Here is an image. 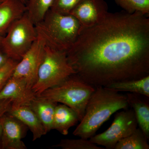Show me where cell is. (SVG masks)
I'll use <instances>...</instances> for the list:
<instances>
[{
	"instance_id": "cell-14",
	"label": "cell",
	"mask_w": 149,
	"mask_h": 149,
	"mask_svg": "<svg viewBox=\"0 0 149 149\" xmlns=\"http://www.w3.org/2000/svg\"><path fill=\"white\" fill-rule=\"evenodd\" d=\"M58 103L36 96L29 106L42 123L46 134L52 130L55 109Z\"/></svg>"
},
{
	"instance_id": "cell-16",
	"label": "cell",
	"mask_w": 149,
	"mask_h": 149,
	"mask_svg": "<svg viewBox=\"0 0 149 149\" xmlns=\"http://www.w3.org/2000/svg\"><path fill=\"white\" fill-rule=\"evenodd\" d=\"M78 121L77 113L72 109L64 104H58L55 109L52 130H57L62 135L66 136L70 128Z\"/></svg>"
},
{
	"instance_id": "cell-28",
	"label": "cell",
	"mask_w": 149,
	"mask_h": 149,
	"mask_svg": "<svg viewBox=\"0 0 149 149\" xmlns=\"http://www.w3.org/2000/svg\"><path fill=\"white\" fill-rule=\"evenodd\" d=\"M3 37L2 36H0V42H1V41Z\"/></svg>"
},
{
	"instance_id": "cell-29",
	"label": "cell",
	"mask_w": 149,
	"mask_h": 149,
	"mask_svg": "<svg viewBox=\"0 0 149 149\" xmlns=\"http://www.w3.org/2000/svg\"><path fill=\"white\" fill-rule=\"evenodd\" d=\"M3 1H4V0H0V3L1 2H2Z\"/></svg>"
},
{
	"instance_id": "cell-9",
	"label": "cell",
	"mask_w": 149,
	"mask_h": 149,
	"mask_svg": "<svg viewBox=\"0 0 149 149\" xmlns=\"http://www.w3.org/2000/svg\"><path fill=\"white\" fill-rule=\"evenodd\" d=\"M108 12L105 0H81L70 14L79 22L80 31L100 23Z\"/></svg>"
},
{
	"instance_id": "cell-25",
	"label": "cell",
	"mask_w": 149,
	"mask_h": 149,
	"mask_svg": "<svg viewBox=\"0 0 149 149\" xmlns=\"http://www.w3.org/2000/svg\"><path fill=\"white\" fill-rule=\"evenodd\" d=\"M9 59L3 53L0 51V68L6 64Z\"/></svg>"
},
{
	"instance_id": "cell-19",
	"label": "cell",
	"mask_w": 149,
	"mask_h": 149,
	"mask_svg": "<svg viewBox=\"0 0 149 149\" xmlns=\"http://www.w3.org/2000/svg\"><path fill=\"white\" fill-rule=\"evenodd\" d=\"M148 139L143 131L137 128L132 134L118 141L114 149H149Z\"/></svg>"
},
{
	"instance_id": "cell-3",
	"label": "cell",
	"mask_w": 149,
	"mask_h": 149,
	"mask_svg": "<svg viewBox=\"0 0 149 149\" xmlns=\"http://www.w3.org/2000/svg\"><path fill=\"white\" fill-rule=\"evenodd\" d=\"M35 27L37 34L44 38L47 46L66 53L77 39L80 26L72 15L58 13L50 10Z\"/></svg>"
},
{
	"instance_id": "cell-23",
	"label": "cell",
	"mask_w": 149,
	"mask_h": 149,
	"mask_svg": "<svg viewBox=\"0 0 149 149\" xmlns=\"http://www.w3.org/2000/svg\"><path fill=\"white\" fill-rule=\"evenodd\" d=\"M81 0H54L50 10L58 13L68 14Z\"/></svg>"
},
{
	"instance_id": "cell-22",
	"label": "cell",
	"mask_w": 149,
	"mask_h": 149,
	"mask_svg": "<svg viewBox=\"0 0 149 149\" xmlns=\"http://www.w3.org/2000/svg\"><path fill=\"white\" fill-rule=\"evenodd\" d=\"M18 62L9 58L6 64L0 68V92L12 76Z\"/></svg>"
},
{
	"instance_id": "cell-18",
	"label": "cell",
	"mask_w": 149,
	"mask_h": 149,
	"mask_svg": "<svg viewBox=\"0 0 149 149\" xmlns=\"http://www.w3.org/2000/svg\"><path fill=\"white\" fill-rule=\"evenodd\" d=\"M54 0H27V13L35 25L42 20L50 10Z\"/></svg>"
},
{
	"instance_id": "cell-1",
	"label": "cell",
	"mask_w": 149,
	"mask_h": 149,
	"mask_svg": "<svg viewBox=\"0 0 149 149\" xmlns=\"http://www.w3.org/2000/svg\"><path fill=\"white\" fill-rule=\"evenodd\" d=\"M75 75L95 87L149 75V18L141 13H108L82 29L66 52Z\"/></svg>"
},
{
	"instance_id": "cell-7",
	"label": "cell",
	"mask_w": 149,
	"mask_h": 149,
	"mask_svg": "<svg viewBox=\"0 0 149 149\" xmlns=\"http://www.w3.org/2000/svg\"><path fill=\"white\" fill-rule=\"evenodd\" d=\"M138 125L133 109H123L115 115L113 122L107 130L95 135L89 141L106 149H114L118 142L132 134Z\"/></svg>"
},
{
	"instance_id": "cell-6",
	"label": "cell",
	"mask_w": 149,
	"mask_h": 149,
	"mask_svg": "<svg viewBox=\"0 0 149 149\" xmlns=\"http://www.w3.org/2000/svg\"><path fill=\"white\" fill-rule=\"evenodd\" d=\"M35 25L27 12L10 26L0 42V51L9 58L19 61L37 39Z\"/></svg>"
},
{
	"instance_id": "cell-5",
	"label": "cell",
	"mask_w": 149,
	"mask_h": 149,
	"mask_svg": "<svg viewBox=\"0 0 149 149\" xmlns=\"http://www.w3.org/2000/svg\"><path fill=\"white\" fill-rule=\"evenodd\" d=\"M74 74L75 72L68 63L66 52L56 50L46 45L45 58L32 91L38 95L60 85Z\"/></svg>"
},
{
	"instance_id": "cell-27",
	"label": "cell",
	"mask_w": 149,
	"mask_h": 149,
	"mask_svg": "<svg viewBox=\"0 0 149 149\" xmlns=\"http://www.w3.org/2000/svg\"><path fill=\"white\" fill-rule=\"evenodd\" d=\"M23 2V3L26 5V3H27V0H21Z\"/></svg>"
},
{
	"instance_id": "cell-17",
	"label": "cell",
	"mask_w": 149,
	"mask_h": 149,
	"mask_svg": "<svg viewBox=\"0 0 149 149\" xmlns=\"http://www.w3.org/2000/svg\"><path fill=\"white\" fill-rule=\"evenodd\" d=\"M105 88L117 92H130L149 97V75L137 80L112 83Z\"/></svg>"
},
{
	"instance_id": "cell-26",
	"label": "cell",
	"mask_w": 149,
	"mask_h": 149,
	"mask_svg": "<svg viewBox=\"0 0 149 149\" xmlns=\"http://www.w3.org/2000/svg\"><path fill=\"white\" fill-rule=\"evenodd\" d=\"M2 135V124L1 120L0 118V146H1V141Z\"/></svg>"
},
{
	"instance_id": "cell-24",
	"label": "cell",
	"mask_w": 149,
	"mask_h": 149,
	"mask_svg": "<svg viewBox=\"0 0 149 149\" xmlns=\"http://www.w3.org/2000/svg\"><path fill=\"white\" fill-rule=\"evenodd\" d=\"M12 101L10 99L0 100V118L10 109Z\"/></svg>"
},
{
	"instance_id": "cell-8",
	"label": "cell",
	"mask_w": 149,
	"mask_h": 149,
	"mask_svg": "<svg viewBox=\"0 0 149 149\" xmlns=\"http://www.w3.org/2000/svg\"><path fill=\"white\" fill-rule=\"evenodd\" d=\"M46 47L45 41L37 34V39L33 45L17 63L13 77L24 78L32 89L37 81L38 71L45 58Z\"/></svg>"
},
{
	"instance_id": "cell-4",
	"label": "cell",
	"mask_w": 149,
	"mask_h": 149,
	"mask_svg": "<svg viewBox=\"0 0 149 149\" xmlns=\"http://www.w3.org/2000/svg\"><path fill=\"white\" fill-rule=\"evenodd\" d=\"M95 88L74 74L60 85L48 89L37 96L69 107L77 113L80 121L84 116L88 101Z\"/></svg>"
},
{
	"instance_id": "cell-10",
	"label": "cell",
	"mask_w": 149,
	"mask_h": 149,
	"mask_svg": "<svg viewBox=\"0 0 149 149\" xmlns=\"http://www.w3.org/2000/svg\"><path fill=\"white\" fill-rule=\"evenodd\" d=\"M1 119L2 124V135L0 149H27L22 141L27 132V126L8 113L4 114Z\"/></svg>"
},
{
	"instance_id": "cell-20",
	"label": "cell",
	"mask_w": 149,
	"mask_h": 149,
	"mask_svg": "<svg viewBox=\"0 0 149 149\" xmlns=\"http://www.w3.org/2000/svg\"><path fill=\"white\" fill-rule=\"evenodd\" d=\"M116 4L128 13H141L146 16L149 15V0H113Z\"/></svg>"
},
{
	"instance_id": "cell-12",
	"label": "cell",
	"mask_w": 149,
	"mask_h": 149,
	"mask_svg": "<svg viewBox=\"0 0 149 149\" xmlns=\"http://www.w3.org/2000/svg\"><path fill=\"white\" fill-rule=\"evenodd\" d=\"M27 12L21 0H4L0 3V36L4 37L10 26Z\"/></svg>"
},
{
	"instance_id": "cell-15",
	"label": "cell",
	"mask_w": 149,
	"mask_h": 149,
	"mask_svg": "<svg viewBox=\"0 0 149 149\" xmlns=\"http://www.w3.org/2000/svg\"><path fill=\"white\" fill-rule=\"evenodd\" d=\"M126 96L129 107L132 108L135 113L139 128L149 139V101L142 98V95L136 93H128Z\"/></svg>"
},
{
	"instance_id": "cell-21",
	"label": "cell",
	"mask_w": 149,
	"mask_h": 149,
	"mask_svg": "<svg viewBox=\"0 0 149 149\" xmlns=\"http://www.w3.org/2000/svg\"><path fill=\"white\" fill-rule=\"evenodd\" d=\"M63 149H104L91 143L88 139H62L58 144L53 146Z\"/></svg>"
},
{
	"instance_id": "cell-11",
	"label": "cell",
	"mask_w": 149,
	"mask_h": 149,
	"mask_svg": "<svg viewBox=\"0 0 149 149\" xmlns=\"http://www.w3.org/2000/svg\"><path fill=\"white\" fill-rule=\"evenodd\" d=\"M36 96L25 79L13 76L0 92V100L10 99L13 107L29 106Z\"/></svg>"
},
{
	"instance_id": "cell-13",
	"label": "cell",
	"mask_w": 149,
	"mask_h": 149,
	"mask_svg": "<svg viewBox=\"0 0 149 149\" xmlns=\"http://www.w3.org/2000/svg\"><path fill=\"white\" fill-rule=\"evenodd\" d=\"M8 113L20 120L32 132L33 141L46 135L42 125L35 112L29 106L11 107Z\"/></svg>"
},
{
	"instance_id": "cell-2",
	"label": "cell",
	"mask_w": 149,
	"mask_h": 149,
	"mask_svg": "<svg viewBox=\"0 0 149 149\" xmlns=\"http://www.w3.org/2000/svg\"><path fill=\"white\" fill-rule=\"evenodd\" d=\"M129 107L126 95L105 87H97L89 99L84 116L73 135L82 139H91L112 115Z\"/></svg>"
}]
</instances>
